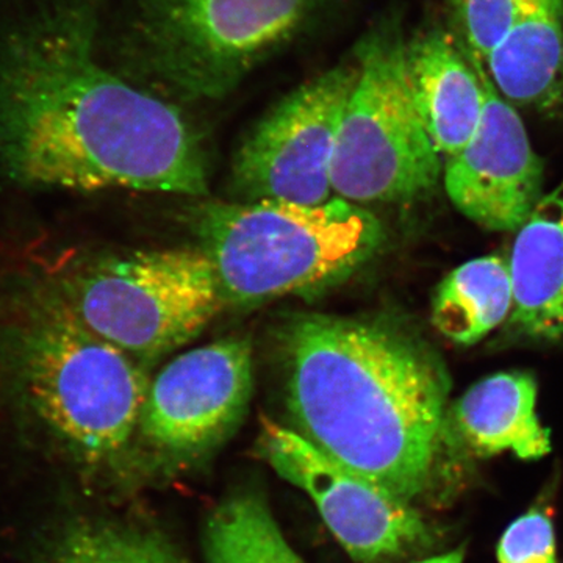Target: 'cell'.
I'll return each mask as SVG.
<instances>
[{"label": "cell", "mask_w": 563, "mask_h": 563, "mask_svg": "<svg viewBox=\"0 0 563 563\" xmlns=\"http://www.w3.org/2000/svg\"><path fill=\"white\" fill-rule=\"evenodd\" d=\"M107 0H40L0 33V173L24 188L203 196L184 111L102 62Z\"/></svg>", "instance_id": "1"}, {"label": "cell", "mask_w": 563, "mask_h": 563, "mask_svg": "<svg viewBox=\"0 0 563 563\" xmlns=\"http://www.w3.org/2000/svg\"><path fill=\"white\" fill-rule=\"evenodd\" d=\"M285 401L295 431L322 453L412 503L443 442L448 379L390 324L302 314L284 336Z\"/></svg>", "instance_id": "2"}, {"label": "cell", "mask_w": 563, "mask_h": 563, "mask_svg": "<svg viewBox=\"0 0 563 563\" xmlns=\"http://www.w3.org/2000/svg\"><path fill=\"white\" fill-rule=\"evenodd\" d=\"M0 322V358L25 407L76 465H111L139 433L151 379L47 282L27 285Z\"/></svg>", "instance_id": "3"}, {"label": "cell", "mask_w": 563, "mask_h": 563, "mask_svg": "<svg viewBox=\"0 0 563 563\" xmlns=\"http://www.w3.org/2000/svg\"><path fill=\"white\" fill-rule=\"evenodd\" d=\"M352 0H129L121 74L184 101H220L312 38Z\"/></svg>", "instance_id": "4"}, {"label": "cell", "mask_w": 563, "mask_h": 563, "mask_svg": "<svg viewBox=\"0 0 563 563\" xmlns=\"http://www.w3.org/2000/svg\"><path fill=\"white\" fill-rule=\"evenodd\" d=\"M196 235L209 255L225 306L254 307L342 284L384 243L380 221L342 198L322 203H203Z\"/></svg>", "instance_id": "5"}, {"label": "cell", "mask_w": 563, "mask_h": 563, "mask_svg": "<svg viewBox=\"0 0 563 563\" xmlns=\"http://www.w3.org/2000/svg\"><path fill=\"white\" fill-rule=\"evenodd\" d=\"M49 282L87 328L141 362L190 343L225 307L201 247L102 255Z\"/></svg>", "instance_id": "6"}, {"label": "cell", "mask_w": 563, "mask_h": 563, "mask_svg": "<svg viewBox=\"0 0 563 563\" xmlns=\"http://www.w3.org/2000/svg\"><path fill=\"white\" fill-rule=\"evenodd\" d=\"M401 22L380 18L354 47L357 80L332 158L336 198L369 206L415 201L443 177L442 155L422 124L406 73Z\"/></svg>", "instance_id": "7"}, {"label": "cell", "mask_w": 563, "mask_h": 563, "mask_svg": "<svg viewBox=\"0 0 563 563\" xmlns=\"http://www.w3.org/2000/svg\"><path fill=\"white\" fill-rule=\"evenodd\" d=\"M355 80L357 65L351 57L274 103L233 157V191L243 201L314 206L335 198L333 150Z\"/></svg>", "instance_id": "8"}, {"label": "cell", "mask_w": 563, "mask_h": 563, "mask_svg": "<svg viewBox=\"0 0 563 563\" xmlns=\"http://www.w3.org/2000/svg\"><path fill=\"white\" fill-rule=\"evenodd\" d=\"M258 450L282 479L309 495L355 562L393 561L429 542L412 504L322 453L295 429L263 420Z\"/></svg>", "instance_id": "9"}, {"label": "cell", "mask_w": 563, "mask_h": 563, "mask_svg": "<svg viewBox=\"0 0 563 563\" xmlns=\"http://www.w3.org/2000/svg\"><path fill=\"white\" fill-rule=\"evenodd\" d=\"M252 385L250 340L224 339L185 352L151 379L140 437L174 455L210 450L242 421Z\"/></svg>", "instance_id": "10"}, {"label": "cell", "mask_w": 563, "mask_h": 563, "mask_svg": "<svg viewBox=\"0 0 563 563\" xmlns=\"http://www.w3.org/2000/svg\"><path fill=\"white\" fill-rule=\"evenodd\" d=\"M484 110L472 140L443 165L448 198L463 217L492 232H517L544 195V165L523 121L472 54Z\"/></svg>", "instance_id": "11"}, {"label": "cell", "mask_w": 563, "mask_h": 563, "mask_svg": "<svg viewBox=\"0 0 563 563\" xmlns=\"http://www.w3.org/2000/svg\"><path fill=\"white\" fill-rule=\"evenodd\" d=\"M410 95L433 146L444 158L472 140L484 110V88L472 52L454 32L421 29L407 38Z\"/></svg>", "instance_id": "12"}, {"label": "cell", "mask_w": 563, "mask_h": 563, "mask_svg": "<svg viewBox=\"0 0 563 563\" xmlns=\"http://www.w3.org/2000/svg\"><path fill=\"white\" fill-rule=\"evenodd\" d=\"M509 265V325L539 342L563 340V179L544 192L518 229Z\"/></svg>", "instance_id": "13"}, {"label": "cell", "mask_w": 563, "mask_h": 563, "mask_svg": "<svg viewBox=\"0 0 563 563\" xmlns=\"http://www.w3.org/2000/svg\"><path fill=\"white\" fill-rule=\"evenodd\" d=\"M536 377L503 372L474 384L446 413L444 433L453 432L476 455L510 451L523 461L551 451L550 431L536 412Z\"/></svg>", "instance_id": "14"}, {"label": "cell", "mask_w": 563, "mask_h": 563, "mask_svg": "<svg viewBox=\"0 0 563 563\" xmlns=\"http://www.w3.org/2000/svg\"><path fill=\"white\" fill-rule=\"evenodd\" d=\"M484 68L515 109L553 113L563 107V0H531Z\"/></svg>", "instance_id": "15"}, {"label": "cell", "mask_w": 563, "mask_h": 563, "mask_svg": "<svg viewBox=\"0 0 563 563\" xmlns=\"http://www.w3.org/2000/svg\"><path fill=\"white\" fill-rule=\"evenodd\" d=\"M514 284L509 258H473L448 274L432 299L437 331L462 346H473L509 321Z\"/></svg>", "instance_id": "16"}, {"label": "cell", "mask_w": 563, "mask_h": 563, "mask_svg": "<svg viewBox=\"0 0 563 563\" xmlns=\"http://www.w3.org/2000/svg\"><path fill=\"white\" fill-rule=\"evenodd\" d=\"M206 563H306L292 550L268 504L243 492L222 501L203 531Z\"/></svg>", "instance_id": "17"}, {"label": "cell", "mask_w": 563, "mask_h": 563, "mask_svg": "<svg viewBox=\"0 0 563 563\" xmlns=\"http://www.w3.org/2000/svg\"><path fill=\"white\" fill-rule=\"evenodd\" d=\"M41 563H187L161 533L111 521H81L55 537Z\"/></svg>", "instance_id": "18"}, {"label": "cell", "mask_w": 563, "mask_h": 563, "mask_svg": "<svg viewBox=\"0 0 563 563\" xmlns=\"http://www.w3.org/2000/svg\"><path fill=\"white\" fill-rule=\"evenodd\" d=\"M531 0H446L455 35L481 62L499 43Z\"/></svg>", "instance_id": "19"}, {"label": "cell", "mask_w": 563, "mask_h": 563, "mask_svg": "<svg viewBox=\"0 0 563 563\" xmlns=\"http://www.w3.org/2000/svg\"><path fill=\"white\" fill-rule=\"evenodd\" d=\"M499 563H555V537L550 517L542 510L518 518L498 544Z\"/></svg>", "instance_id": "20"}, {"label": "cell", "mask_w": 563, "mask_h": 563, "mask_svg": "<svg viewBox=\"0 0 563 563\" xmlns=\"http://www.w3.org/2000/svg\"><path fill=\"white\" fill-rule=\"evenodd\" d=\"M463 550L451 551V553L435 555V558L426 559L418 563H463Z\"/></svg>", "instance_id": "21"}]
</instances>
